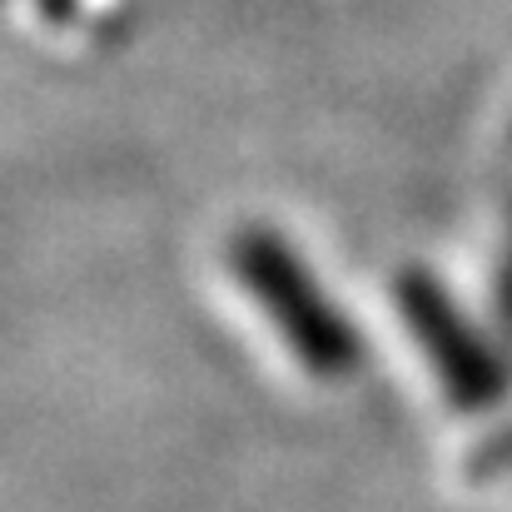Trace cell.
<instances>
[{
	"label": "cell",
	"instance_id": "6da1fadb",
	"mask_svg": "<svg viewBox=\"0 0 512 512\" xmlns=\"http://www.w3.org/2000/svg\"><path fill=\"white\" fill-rule=\"evenodd\" d=\"M229 264L239 274V284L249 289V299L264 309V319L274 324V334L284 348L304 363L309 378L339 383L358 368L363 343L348 329L339 309L324 299L319 279L299 264V254L269 234V229H244L229 244Z\"/></svg>",
	"mask_w": 512,
	"mask_h": 512
},
{
	"label": "cell",
	"instance_id": "7a4b0ae2",
	"mask_svg": "<svg viewBox=\"0 0 512 512\" xmlns=\"http://www.w3.org/2000/svg\"><path fill=\"white\" fill-rule=\"evenodd\" d=\"M398 309H403L413 339L428 353V363H433V373H438V383L448 388L453 403L483 408V403L498 398V388H503L498 358L488 353V343L468 329V319L453 309V299L443 294L438 279L403 274L398 279Z\"/></svg>",
	"mask_w": 512,
	"mask_h": 512
}]
</instances>
